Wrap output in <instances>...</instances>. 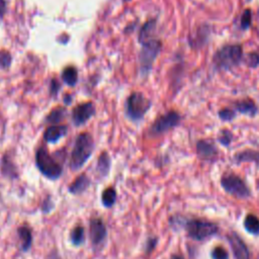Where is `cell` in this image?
Here are the masks:
<instances>
[{
	"mask_svg": "<svg viewBox=\"0 0 259 259\" xmlns=\"http://www.w3.org/2000/svg\"><path fill=\"white\" fill-rule=\"evenodd\" d=\"M94 150V141L91 135L88 133H81L75 140L71 156H70V168L72 171L81 169L85 163L89 160Z\"/></svg>",
	"mask_w": 259,
	"mask_h": 259,
	"instance_id": "1",
	"label": "cell"
},
{
	"mask_svg": "<svg viewBox=\"0 0 259 259\" xmlns=\"http://www.w3.org/2000/svg\"><path fill=\"white\" fill-rule=\"evenodd\" d=\"M242 59L243 47L241 45H225L214 53L212 64L218 70H230L238 66Z\"/></svg>",
	"mask_w": 259,
	"mask_h": 259,
	"instance_id": "2",
	"label": "cell"
},
{
	"mask_svg": "<svg viewBox=\"0 0 259 259\" xmlns=\"http://www.w3.org/2000/svg\"><path fill=\"white\" fill-rule=\"evenodd\" d=\"M35 166L38 171L50 180H58L63 174L62 165L42 147L38 148L35 152Z\"/></svg>",
	"mask_w": 259,
	"mask_h": 259,
	"instance_id": "3",
	"label": "cell"
},
{
	"mask_svg": "<svg viewBox=\"0 0 259 259\" xmlns=\"http://www.w3.org/2000/svg\"><path fill=\"white\" fill-rule=\"evenodd\" d=\"M182 227L187 233V236L195 241H204L207 238L212 237L219 231V227L211 222L201 220H187L183 223L181 219Z\"/></svg>",
	"mask_w": 259,
	"mask_h": 259,
	"instance_id": "4",
	"label": "cell"
},
{
	"mask_svg": "<svg viewBox=\"0 0 259 259\" xmlns=\"http://www.w3.org/2000/svg\"><path fill=\"white\" fill-rule=\"evenodd\" d=\"M162 48V42L157 38H150L149 40L142 44V50L140 53V67L143 75H147L153 64L158 57Z\"/></svg>",
	"mask_w": 259,
	"mask_h": 259,
	"instance_id": "5",
	"label": "cell"
},
{
	"mask_svg": "<svg viewBox=\"0 0 259 259\" xmlns=\"http://www.w3.org/2000/svg\"><path fill=\"white\" fill-rule=\"evenodd\" d=\"M126 114L132 120H140L151 107V101L140 92H133L126 99Z\"/></svg>",
	"mask_w": 259,
	"mask_h": 259,
	"instance_id": "6",
	"label": "cell"
},
{
	"mask_svg": "<svg viewBox=\"0 0 259 259\" xmlns=\"http://www.w3.org/2000/svg\"><path fill=\"white\" fill-rule=\"evenodd\" d=\"M108 231L101 217H92L89 221V240L94 251L103 249L107 242Z\"/></svg>",
	"mask_w": 259,
	"mask_h": 259,
	"instance_id": "7",
	"label": "cell"
},
{
	"mask_svg": "<svg viewBox=\"0 0 259 259\" xmlns=\"http://www.w3.org/2000/svg\"><path fill=\"white\" fill-rule=\"evenodd\" d=\"M221 185L227 193L237 198H247L251 195V191L247 184L236 174H225L221 178Z\"/></svg>",
	"mask_w": 259,
	"mask_h": 259,
	"instance_id": "8",
	"label": "cell"
},
{
	"mask_svg": "<svg viewBox=\"0 0 259 259\" xmlns=\"http://www.w3.org/2000/svg\"><path fill=\"white\" fill-rule=\"evenodd\" d=\"M181 116L175 110H170L162 115H160L151 125L150 133L154 136L162 135L175 126H177L180 122Z\"/></svg>",
	"mask_w": 259,
	"mask_h": 259,
	"instance_id": "9",
	"label": "cell"
},
{
	"mask_svg": "<svg viewBox=\"0 0 259 259\" xmlns=\"http://www.w3.org/2000/svg\"><path fill=\"white\" fill-rule=\"evenodd\" d=\"M94 113V105L92 102H85L77 105L72 111V119L75 125L84 124Z\"/></svg>",
	"mask_w": 259,
	"mask_h": 259,
	"instance_id": "10",
	"label": "cell"
},
{
	"mask_svg": "<svg viewBox=\"0 0 259 259\" xmlns=\"http://www.w3.org/2000/svg\"><path fill=\"white\" fill-rule=\"evenodd\" d=\"M230 246L232 248L235 259H250L249 250L245 242L236 233H231L227 236Z\"/></svg>",
	"mask_w": 259,
	"mask_h": 259,
	"instance_id": "11",
	"label": "cell"
},
{
	"mask_svg": "<svg viewBox=\"0 0 259 259\" xmlns=\"http://www.w3.org/2000/svg\"><path fill=\"white\" fill-rule=\"evenodd\" d=\"M16 234L19 241V248L20 251L23 253H27L30 251L32 246V231L31 228L26 225L22 224L17 227Z\"/></svg>",
	"mask_w": 259,
	"mask_h": 259,
	"instance_id": "12",
	"label": "cell"
},
{
	"mask_svg": "<svg viewBox=\"0 0 259 259\" xmlns=\"http://www.w3.org/2000/svg\"><path fill=\"white\" fill-rule=\"evenodd\" d=\"M196 153L200 159L211 161L218 157L219 151L212 142L200 140L196 144Z\"/></svg>",
	"mask_w": 259,
	"mask_h": 259,
	"instance_id": "13",
	"label": "cell"
},
{
	"mask_svg": "<svg viewBox=\"0 0 259 259\" xmlns=\"http://www.w3.org/2000/svg\"><path fill=\"white\" fill-rule=\"evenodd\" d=\"M91 185V179L88 177L87 174L82 173L78 175L69 185H68V192L72 195H80L87 191V189Z\"/></svg>",
	"mask_w": 259,
	"mask_h": 259,
	"instance_id": "14",
	"label": "cell"
},
{
	"mask_svg": "<svg viewBox=\"0 0 259 259\" xmlns=\"http://www.w3.org/2000/svg\"><path fill=\"white\" fill-rule=\"evenodd\" d=\"M0 170H1L2 175L5 178H8L10 180H15L19 176L18 169H17L14 161L8 154L3 155L1 162H0Z\"/></svg>",
	"mask_w": 259,
	"mask_h": 259,
	"instance_id": "15",
	"label": "cell"
},
{
	"mask_svg": "<svg viewBox=\"0 0 259 259\" xmlns=\"http://www.w3.org/2000/svg\"><path fill=\"white\" fill-rule=\"evenodd\" d=\"M69 241L74 247H81L86 242L85 228L81 224H76L69 232Z\"/></svg>",
	"mask_w": 259,
	"mask_h": 259,
	"instance_id": "16",
	"label": "cell"
},
{
	"mask_svg": "<svg viewBox=\"0 0 259 259\" xmlns=\"http://www.w3.org/2000/svg\"><path fill=\"white\" fill-rule=\"evenodd\" d=\"M110 168H111L110 156L106 152L101 153L97 159L96 168H95L98 177L101 179H105L110 172Z\"/></svg>",
	"mask_w": 259,
	"mask_h": 259,
	"instance_id": "17",
	"label": "cell"
},
{
	"mask_svg": "<svg viewBox=\"0 0 259 259\" xmlns=\"http://www.w3.org/2000/svg\"><path fill=\"white\" fill-rule=\"evenodd\" d=\"M66 125H50L44 134V139L48 143H56L67 134Z\"/></svg>",
	"mask_w": 259,
	"mask_h": 259,
	"instance_id": "18",
	"label": "cell"
},
{
	"mask_svg": "<svg viewBox=\"0 0 259 259\" xmlns=\"http://www.w3.org/2000/svg\"><path fill=\"white\" fill-rule=\"evenodd\" d=\"M234 109L235 111L241 112L249 116H254L258 111V107L252 99H243L236 101L234 103Z\"/></svg>",
	"mask_w": 259,
	"mask_h": 259,
	"instance_id": "19",
	"label": "cell"
},
{
	"mask_svg": "<svg viewBox=\"0 0 259 259\" xmlns=\"http://www.w3.org/2000/svg\"><path fill=\"white\" fill-rule=\"evenodd\" d=\"M117 199V192L114 187L109 186L106 187L102 192L100 196V201L103 207L105 208H110L116 203Z\"/></svg>",
	"mask_w": 259,
	"mask_h": 259,
	"instance_id": "20",
	"label": "cell"
},
{
	"mask_svg": "<svg viewBox=\"0 0 259 259\" xmlns=\"http://www.w3.org/2000/svg\"><path fill=\"white\" fill-rule=\"evenodd\" d=\"M234 161L236 163L254 162L256 164H259V152L255 150H249V149L239 152L234 156Z\"/></svg>",
	"mask_w": 259,
	"mask_h": 259,
	"instance_id": "21",
	"label": "cell"
},
{
	"mask_svg": "<svg viewBox=\"0 0 259 259\" xmlns=\"http://www.w3.org/2000/svg\"><path fill=\"white\" fill-rule=\"evenodd\" d=\"M244 228L248 233L254 236H258L259 235V219L255 214H252V213L247 214L244 220Z\"/></svg>",
	"mask_w": 259,
	"mask_h": 259,
	"instance_id": "22",
	"label": "cell"
},
{
	"mask_svg": "<svg viewBox=\"0 0 259 259\" xmlns=\"http://www.w3.org/2000/svg\"><path fill=\"white\" fill-rule=\"evenodd\" d=\"M155 26H156L155 20H149L142 26V28L140 30V34H139V40L141 44L152 38L151 35L155 29Z\"/></svg>",
	"mask_w": 259,
	"mask_h": 259,
	"instance_id": "23",
	"label": "cell"
},
{
	"mask_svg": "<svg viewBox=\"0 0 259 259\" xmlns=\"http://www.w3.org/2000/svg\"><path fill=\"white\" fill-rule=\"evenodd\" d=\"M62 79L63 81L69 85V86H74L77 83L78 80V72L74 67H67L62 73Z\"/></svg>",
	"mask_w": 259,
	"mask_h": 259,
	"instance_id": "24",
	"label": "cell"
},
{
	"mask_svg": "<svg viewBox=\"0 0 259 259\" xmlns=\"http://www.w3.org/2000/svg\"><path fill=\"white\" fill-rule=\"evenodd\" d=\"M65 116V110L63 108H55L53 109L46 118V121L51 125H55L56 123L60 122Z\"/></svg>",
	"mask_w": 259,
	"mask_h": 259,
	"instance_id": "25",
	"label": "cell"
},
{
	"mask_svg": "<svg viewBox=\"0 0 259 259\" xmlns=\"http://www.w3.org/2000/svg\"><path fill=\"white\" fill-rule=\"evenodd\" d=\"M54 200L52 198V196L50 194H48L41 201V204H40V210L42 213L45 214H48L50 213L53 209H54Z\"/></svg>",
	"mask_w": 259,
	"mask_h": 259,
	"instance_id": "26",
	"label": "cell"
},
{
	"mask_svg": "<svg viewBox=\"0 0 259 259\" xmlns=\"http://www.w3.org/2000/svg\"><path fill=\"white\" fill-rule=\"evenodd\" d=\"M210 257L211 259H229V253L224 247L217 246L211 250Z\"/></svg>",
	"mask_w": 259,
	"mask_h": 259,
	"instance_id": "27",
	"label": "cell"
},
{
	"mask_svg": "<svg viewBox=\"0 0 259 259\" xmlns=\"http://www.w3.org/2000/svg\"><path fill=\"white\" fill-rule=\"evenodd\" d=\"M252 22V11L250 9H245L242 13L240 24L243 29H247Z\"/></svg>",
	"mask_w": 259,
	"mask_h": 259,
	"instance_id": "28",
	"label": "cell"
},
{
	"mask_svg": "<svg viewBox=\"0 0 259 259\" xmlns=\"http://www.w3.org/2000/svg\"><path fill=\"white\" fill-rule=\"evenodd\" d=\"M219 116L222 120H232L236 116V111L234 108H223L219 111Z\"/></svg>",
	"mask_w": 259,
	"mask_h": 259,
	"instance_id": "29",
	"label": "cell"
},
{
	"mask_svg": "<svg viewBox=\"0 0 259 259\" xmlns=\"http://www.w3.org/2000/svg\"><path fill=\"white\" fill-rule=\"evenodd\" d=\"M232 139H233V135L230 131H227V130H223L221 133H220V136L218 138L219 142L224 145V146H229L232 142Z\"/></svg>",
	"mask_w": 259,
	"mask_h": 259,
	"instance_id": "30",
	"label": "cell"
},
{
	"mask_svg": "<svg viewBox=\"0 0 259 259\" xmlns=\"http://www.w3.org/2000/svg\"><path fill=\"white\" fill-rule=\"evenodd\" d=\"M157 243H158L157 237H149L145 243V253L146 254L152 253L154 251V249L156 248Z\"/></svg>",
	"mask_w": 259,
	"mask_h": 259,
	"instance_id": "31",
	"label": "cell"
},
{
	"mask_svg": "<svg viewBox=\"0 0 259 259\" xmlns=\"http://www.w3.org/2000/svg\"><path fill=\"white\" fill-rule=\"evenodd\" d=\"M11 64V56L6 51L0 52V66L2 68H8Z\"/></svg>",
	"mask_w": 259,
	"mask_h": 259,
	"instance_id": "32",
	"label": "cell"
},
{
	"mask_svg": "<svg viewBox=\"0 0 259 259\" xmlns=\"http://www.w3.org/2000/svg\"><path fill=\"white\" fill-rule=\"evenodd\" d=\"M248 64L251 67H257L259 65V54L257 53H252L249 55V59H248Z\"/></svg>",
	"mask_w": 259,
	"mask_h": 259,
	"instance_id": "33",
	"label": "cell"
},
{
	"mask_svg": "<svg viewBox=\"0 0 259 259\" xmlns=\"http://www.w3.org/2000/svg\"><path fill=\"white\" fill-rule=\"evenodd\" d=\"M45 259H62V256L60 255L59 251L57 249H52L47 255Z\"/></svg>",
	"mask_w": 259,
	"mask_h": 259,
	"instance_id": "34",
	"label": "cell"
},
{
	"mask_svg": "<svg viewBox=\"0 0 259 259\" xmlns=\"http://www.w3.org/2000/svg\"><path fill=\"white\" fill-rule=\"evenodd\" d=\"M59 88H60V85H59L58 81L53 79L52 82H51V93L54 94V95L57 94V92L59 91Z\"/></svg>",
	"mask_w": 259,
	"mask_h": 259,
	"instance_id": "35",
	"label": "cell"
},
{
	"mask_svg": "<svg viewBox=\"0 0 259 259\" xmlns=\"http://www.w3.org/2000/svg\"><path fill=\"white\" fill-rule=\"evenodd\" d=\"M6 11V3L4 0H0V18L5 14Z\"/></svg>",
	"mask_w": 259,
	"mask_h": 259,
	"instance_id": "36",
	"label": "cell"
},
{
	"mask_svg": "<svg viewBox=\"0 0 259 259\" xmlns=\"http://www.w3.org/2000/svg\"><path fill=\"white\" fill-rule=\"evenodd\" d=\"M170 259H183V258H182L180 255H176V254H173V255H171Z\"/></svg>",
	"mask_w": 259,
	"mask_h": 259,
	"instance_id": "37",
	"label": "cell"
},
{
	"mask_svg": "<svg viewBox=\"0 0 259 259\" xmlns=\"http://www.w3.org/2000/svg\"><path fill=\"white\" fill-rule=\"evenodd\" d=\"M125 1H130V0H125Z\"/></svg>",
	"mask_w": 259,
	"mask_h": 259,
	"instance_id": "38",
	"label": "cell"
},
{
	"mask_svg": "<svg viewBox=\"0 0 259 259\" xmlns=\"http://www.w3.org/2000/svg\"><path fill=\"white\" fill-rule=\"evenodd\" d=\"M257 259H259V256H258V258H257Z\"/></svg>",
	"mask_w": 259,
	"mask_h": 259,
	"instance_id": "39",
	"label": "cell"
}]
</instances>
